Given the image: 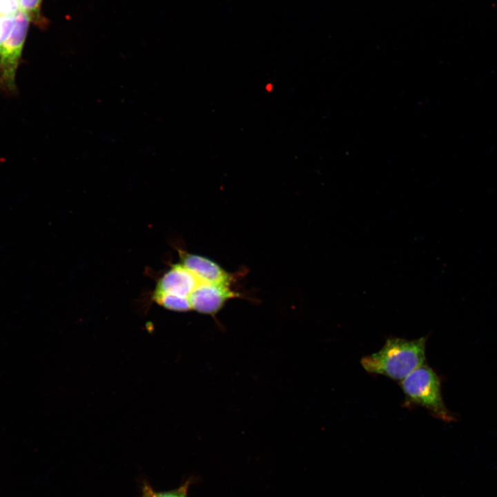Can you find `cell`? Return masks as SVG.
Segmentation results:
<instances>
[{
	"label": "cell",
	"instance_id": "1",
	"mask_svg": "<svg viewBox=\"0 0 497 497\" xmlns=\"http://www.w3.org/2000/svg\"><path fill=\"white\" fill-rule=\"evenodd\" d=\"M427 338H388L381 349L363 357L361 364L369 373L401 381L424 364Z\"/></svg>",
	"mask_w": 497,
	"mask_h": 497
},
{
	"label": "cell",
	"instance_id": "2",
	"mask_svg": "<svg viewBox=\"0 0 497 497\" xmlns=\"http://www.w3.org/2000/svg\"><path fill=\"white\" fill-rule=\"evenodd\" d=\"M400 385L407 405L421 406L445 422L455 420L443 401L440 378L429 366L422 364L401 380Z\"/></svg>",
	"mask_w": 497,
	"mask_h": 497
},
{
	"label": "cell",
	"instance_id": "3",
	"mask_svg": "<svg viewBox=\"0 0 497 497\" xmlns=\"http://www.w3.org/2000/svg\"><path fill=\"white\" fill-rule=\"evenodd\" d=\"M29 18L21 9L15 14L14 26L8 38L0 44L1 82L11 90L14 85L17 67L26 36Z\"/></svg>",
	"mask_w": 497,
	"mask_h": 497
},
{
	"label": "cell",
	"instance_id": "4",
	"mask_svg": "<svg viewBox=\"0 0 497 497\" xmlns=\"http://www.w3.org/2000/svg\"><path fill=\"white\" fill-rule=\"evenodd\" d=\"M240 295L231 289L229 284L201 282L189 296L192 310L214 315L230 299Z\"/></svg>",
	"mask_w": 497,
	"mask_h": 497
},
{
	"label": "cell",
	"instance_id": "5",
	"mask_svg": "<svg viewBox=\"0 0 497 497\" xmlns=\"http://www.w3.org/2000/svg\"><path fill=\"white\" fill-rule=\"evenodd\" d=\"M202 282L181 263L173 264L159 279L154 293H168L188 298Z\"/></svg>",
	"mask_w": 497,
	"mask_h": 497
},
{
	"label": "cell",
	"instance_id": "6",
	"mask_svg": "<svg viewBox=\"0 0 497 497\" xmlns=\"http://www.w3.org/2000/svg\"><path fill=\"white\" fill-rule=\"evenodd\" d=\"M181 264L202 282L215 284H231L233 277L217 263L211 260L179 251Z\"/></svg>",
	"mask_w": 497,
	"mask_h": 497
},
{
	"label": "cell",
	"instance_id": "7",
	"mask_svg": "<svg viewBox=\"0 0 497 497\" xmlns=\"http://www.w3.org/2000/svg\"><path fill=\"white\" fill-rule=\"evenodd\" d=\"M153 298L166 309L175 311L192 310L188 298L168 293H154Z\"/></svg>",
	"mask_w": 497,
	"mask_h": 497
},
{
	"label": "cell",
	"instance_id": "8",
	"mask_svg": "<svg viewBox=\"0 0 497 497\" xmlns=\"http://www.w3.org/2000/svg\"><path fill=\"white\" fill-rule=\"evenodd\" d=\"M190 484V480H187L176 489L166 491H157L148 483H144L142 487L141 497H188Z\"/></svg>",
	"mask_w": 497,
	"mask_h": 497
},
{
	"label": "cell",
	"instance_id": "9",
	"mask_svg": "<svg viewBox=\"0 0 497 497\" xmlns=\"http://www.w3.org/2000/svg\"><path fill=\"white\" fill-rule=\"evenodd\" d=\"M20 9L30 20H38L41 0H18Z\"/></svg>",
	"mask_w": 497,
	"mask_h": 497
},
{
	"label": "cell",
	"instance_id": "10",
	"mask_svg": "<svg viewBox=\"0 0 497 497\" xmlns=\"http://www.w3.org/2000/svg\"><path fill=\"white\" fill-rule=\"evenodd\" d=\"M15 23V15L0 17V44L10 34Z\"/></svg>",
	"mask_w": 497,
	"mask_h": 497
},
{
	"label": "cell",
	"instance_id": "11",
	"mask_svg": "<svg viewBox=\"0 0 497 497\" xmlns=\"http://www.w3.org/2000/svg\"><path fill=\"white\" fill-rule=\"evenodd\" d=\"M19 9L18 0H0V17L15 15Z\"/></svg>",
	"mask_w": 497,
	"mask_h": 497
}]
</instances>
